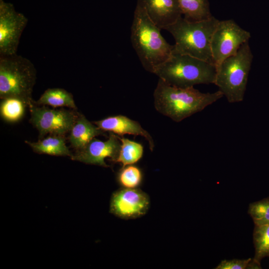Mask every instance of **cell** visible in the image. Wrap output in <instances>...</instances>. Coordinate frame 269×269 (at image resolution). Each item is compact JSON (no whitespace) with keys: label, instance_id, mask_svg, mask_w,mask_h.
Segmentation results:
<instances>
[{"label":"cell","instance_id":"cell-22","mask_svg":"<svg viewBox=\"0 0 269 269\" xmlns=\"http://www.w3.org/2000/svg\"><path fill=\"white\" fill-rule=\"evenodd\" d=\"M248 212L252 218L255 225L269 224V197L251 203Z\"/></svg>","mask_w":269,"mask_h":269},{"label":"cell","instance_id":"cell-19","mask_svg":"<svg viewBox=\"0 0 269 269\" xmlns=\"http://www.w3.org/2000/svg\"><path fill=\"white\" fill-rule=\"evenodd\" d=\"M120 139L121 146L115 162L121 163L123 167L138 161L143 155L142 144L123 137H120Z\"/></svg>","mask_w":269,"mask_h":269},{"label":"cell","instance_id":"cell-3","mask_svg":"<svg viewBox=\"0 0 269 269\" xmlns=\"http://www.w3.org/2000/svg\"><path fill=\"white\" fill-rule=\"evenodd\" d=\"M216 71L214 63L172 51L170 57L153 74L169 85L188 88L197 84H214Z\"/></svg>","mask_w":269,"mask_h":269},{"label":"cell","instance_id":"cell-4","mask_svg":"<svg viewBox=\"0 0 269 269\" xmlns=\"http://www.w3.org/2000/svg\"><path fill=\"white\" fill-rule=\"evenodd\" d=\"M219 21L213 15L209 18L197 21L180 17L165 29L175 40L173 51L214 63L211 41Z\"/></svg>","mask_w":269,"mask_h":269},{"label":"cell","instance_id":"cell-10","mask_svg":"<svg viewBox=\"0 0 269 269\" xmlns=\"http://www.w3.org/2000/svg\"><path fill=\"white\" fill-rule=\"evenodd\" d=\"M149 203L148 196L141 190L124 188L112 195L110 212L124 219L136 218L146 214Z\"/></svg>","mask_w":269,"mask_h":269},{"label":"cell","instance_id":"cell-1","mask_svg":"<svg viewBox=\"0 0 269 269\" xmlns=\"http://www.w3.org/2000/svg\"><path fill=\"white\" fill-rule=\"evenodd\" d=\"M223 96L219 90L202 93L194 87L172 86L159 79L153 93L156 110L177 123L203 111Z\"/></svg>","mask_w":269,"mask_h":269},{"label":"cell","instance_id":"cell-8","mask_svg":"<svg viewBox=\"0 0 269 269\" xmlns=\"http://www.w3.org/2000/svg\"><path fill=\"white\" fill-rule=\"evenodd\" d=\"M29 108L30 122L38 130L41 138L47 134L64 135L70 132L78 115L73 111L39 107L34 103Z\"/></svg>","mask_w":269,"mask_h":269},{"label":"cell","instance_id":"cell-23","mask_svg":"<svg viewBox=\"0 0 269 269\" xmlns=\"http://www.w3.org/2000/svg\"><path fill=\"white\" fill-rule=\"evenodd\" d=\"M261 265L256 263L253 259L244 260H224L215 268V269H261Z\"/></svg>","mask_w":269,"mask_h":269},{"label":"cell","instance_id":"cell-18","mask_svg":"<svg viewBox=\"0 0 269 269\" xmlns=\"http://www.w3.org/2000/svg\"><path fill=\"white\" fill-rule=\"evenodd\" d=\"M28 105L23 100L14 97L1 99L0 115L1 119L9 123H15L23 117Z\"/></svg>","mask_w":269,"mask_h":269},{"label":"cell","instance_id":"cell-16","mask_svg":"<svg viewBox=\"0 0 269 269\" xmlns=\"http://www.w3.org/2000/svg\"><path fill=\"white\" fill-rule=\"evenodd\" d=\"M33 103L38 106H50L54 108L67 107L76 110L73 96L63 88H54L46 90L39 99Z\"/></svg>","mask_w":269,"mask_h":269},{"label":"cell","instance_id":"cell-7","mask_svg":"<svg viewBox=\"0 0 269 269\" xmlns=\"http://www.w3.org/2000/svg\"><path fill=\"white\" fill-rule=\"evenodd\" d=\"M251 37L250 32L234 20H219L211 41L212 59L216 67L226 58L236 54Z\"/></svg>","mask_w":269,"mask_h":269},{"label":"cell","instance_id":"cell-5","mask_svg":"<svg viewBox=\"0 0 269 269\" xmlns=\"http://www.w3.org/2000/svg\"><path fill=\"white\" fill-rule=\"evenodd\" d=\"M36 70L31 61L17 53L0 56V98L14 97L24 101L28 108L33 103L32 93Z\"/></svg>","mask_w":269,"mask_h":269},{"label":"cell","instance_id":"cell-6","mask_svg":"<svg viewBox=\"0 0 269 269\" xmlns=\"http://www.w3.org/2000/svg\"><path fill=\"white\" fill-rule=\"evenodd\" d=\"M253 55L249 41L217 67L214 84L231 103L243 101Z\"/></svg>","mask_w":269,"mask_h":269},{"label":"cell","instance_id":"cell-20","mask_svg":"<svg viewBox=\"0 0 269 269\" xmlns=\"http://www.w3.org/2000/svg\"><path fill=\"white\" fill-rule=\"evenodd\" d=\"M255 256L253 259L260 264L262 259L269 257V223L255 225L253 232Z\"/></svg>","mask_w":269,"mask_h":269},{"label":"cell","instance_id":"cell-12","mask_svg":"<svg viewBox=\"0 0 269 269\" xmlns=\"http://www.w3.org/2000/svg\"><path fill=\"white\" fill-rule=\"evenodd\" d=\"M153 22L161 29L173 24L182 17L177 0H137Z\"/></svg>","mask_w":269,"mask_h":269},{"label":"cell","instance_id":"cell-21","mask_svg":"<svg viewBox=\"0 0 269 269\" xmlns=\"http://www.w3.org/2000/svg\"><path fill=\"white\" fill-rule=\"evenodd\" d=\"M142 178L140 169L132 165L122 167L118 176L119 183L126 188H136L140 184Z\"/></svg>","mask_w":269,"mask_h":269},{"label":"cell","instance_id":"cell-9","mask_svg":"<svg viewBox=\"0 0 269 269\" xmlns=\"http://www.w3.org/2000/svg\"><path fill=\"white\" fill-rule=\"evenodd\" d=\"M28 19L12 4L0 0V56L17 53L21 34Z\"/></svg>","mask_w":269,"mask_h":269},{"label":"cell","instance_id":"cell-17","mask_svg":"<svg viewBox=\"0 0 269 269\" xmlns=\"http://www.w3.org/2000/svg\"><path fill=\"white\" fill-rule=\"evenodd\" d=\"M183 15L187 20L197 21L211 17L208 0H177Z\"/></svg>","mask_w":269,"mask_h":269},{"label":"cell","instance_id":"cell-13","mask_svg":"<svg viewBox=\"0 0 269 269\" xmlns=\"http://www.w3.org/2000/svg\"><path fill=\"white\" fill-rule=\"evenodd\" d=\"M93 123L103 131L109 132L117 135L122 136L128 134L143 136L148 141L150 150H153L154 143L151 135L142 128L138 122L126 116H110Z\"/></svg>","mask_w":269,"mask_h":269},{"label":"cell","instance_id":"cell-14","mask_svg":"<svg viewBox=\"0 0 269 269\" xmlns=\"http://www.w3.org/2000/svg\"><path fill=\"white\" fill-rule=\"evenodd\" d=\"M99 135L106 136V134L105 131L89 121L83 115L78 113L70 131L69 140L71 146L77 150H80Z\"/></svg>","mask_w":269,"mask_h":269},{"label":"cell","instance_id":"cell-2","mask_svg":"<svg viewBox=\"0 0 269 269\" xmlns=\"http://www.w3.org/2000/svg\"><path fill=\"white\" fill-rule=\"evenodd\" d=\"M131 29V42L142 66L145 70L153 73L158 66L170 57L173 45L166 41L160 33L161 29L137 3Z\"/></svg>","mask_w":269,"mask_h":269},{"label":"cell","instance_id":"cell-11","mask_svg":"<svg viewBox=\"0 0 269 269\" xmlns=\"http://www.w3.org/2000/svg\"><path fill=\"white\" fill-rule=\"evenodd\" d=\"M121 146L120 137L110 133L107 140L102 141L95 137L84 147L77 150L71 158L86 164L108 167L109 165L106 163L105 158H110L111 161L115 162L119 155Z\"/></svg>","mask_w":269,"mask_h":269},{"label":"cell","instance_id":"cell-15","mask_svg":"<svg viewBox=\"0 0 269 269\" xmlns=\"http://www.w3.org/2000/svg\"><path fill=\"white\" fill-rule=\"evenodd\" d=\"M38 153L55 156H68L73 154L66 144L64 135H51L37 142L25 141Z\"/></svg>","mask_w":269,"mask_h":269}]
</instances>
